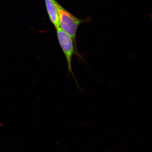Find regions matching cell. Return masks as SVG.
Returning <instances> with one entry per match:
<instances>
[{
    "instance_id": "2",
    "label": "cell",
    "mask_w": 152,
    "mask_h": 152,
    "mask_svg": "<svg viewBox=\"0 0 152 152\" xmlns=\"http://www.w3.org/2000/svg\"><path fill=\"white\" fill-rule=\"evenodd\" d=\"M56 30L59 44L65 56L68 72L72 74L77 84V80L75 77L72 68V60L75 55L81 58L80 54L78 50L77 47L76 45L70 36L64 31L61 28H57Z\"/></svg>"
},
{
    "instance_id": "1",
    "label": "cell",
    "mask_w": 152,
    "mask_h": 152,
    "mask_svg": "<svg viewBox=\"0 0 152 152\" xmlns=\"http://www.w3.org/2000/svg\"><path fill=\"white\" fill-rule=\"evenodd\" d=\"M56 4L58 16L59 27L70 36L77 46L76 42L77 31L79 26L84 22V20H81L74 16L59 4L57 1Z\"/></svg>"
},
{
    "instance_id": "3",
    "label": "cell",
    "mask_w": 152,
    "mask_h": 152,
    "mask_svg": "<svg viewBox=\"0 0 152 152\" xmlns=\"http://www.w3.org/2000/svg\"><path fill=\"white\" fill-rule=\"evenodd\" d=\"M47 12L49 18L55 28H59L58 16L56 6V0H45Z\"/></svg>"
}]
</instances>
